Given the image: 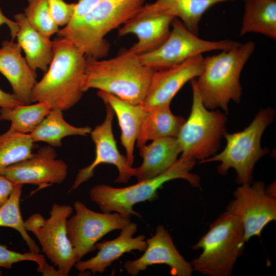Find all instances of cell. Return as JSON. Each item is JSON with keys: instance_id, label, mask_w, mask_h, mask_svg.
<instances>
[{"instance_id": "cb8c5ba5", "label": "cell", "mask_w": 276, "mask_h": 276, "mask_svg": "<svg viewBox=\"0 0 276 276\" xmlns=\"http://www.w3.org/2000/svg\"><path fill=\"white\" fill-rule=\"evenodd\" d=\"M185 121L180 116L174 115L170 105L158 106L148 111L141 126L136 143L139 149L149 141L177 137Z\"/></svg>"}, {"instance_id": "277c9868", "label": "cell", "mask_w": 276, "mask_h": 276, "mask_svg": "<svg viewBox=\"0 0 276 276\" xmlns=\"http://www.w3.org/2000/svg\"><path fill=\"white\" fill-rule=\"evenodd\" d=\"M255 49V43L249 41L204 58L203 71L196 82L206 108L220 107L227 113L231 101L240 102L242 91L240 75Z\"/></svg>"}, {"instance_id": "e575fe53", "label": "cell", "mask_w": 276, "mask_h": 276, "mask_svg": "<svg viewBox=\"0 0 276 276\" xmlns=\"http://www.w3.org/2000/svg\"><path fill=\"white\" fill-rule=\"evenodd\" d=\"M19 105L22 104L13 93H6L0 88V107H12Z\"/></svg>"}, {"instance_id": "f546056e", "label": "cell", "mask_w": 276, "mask_h": 276, "mask_svg": "<svg viewBox=\"0 0 276 276\" xmlns=\"http://www.w3.org/2000/svg\"><path fill=\"white\" fill-rule=\"evenodd\" d=\"M24 15L29 23L43 35L50 38L57 33L59 26L53 19L47 0H27Z\"/></svg>"}, {"instance_id": "4316f807", "label": "cell", "mask_w": 276, "mask_h": 276, "mask_svg": "<svg viewBox=\"0 0 276 276\" xmlns=\"http://www.w3.org/2000/svg\"><path fill=\"white\" fill-rule=\"evenodd\" d=\"M52 109L45 102L31 105H19L12 107L1 108L0 120L9 121V130L21 133H31Z\"/></svg>"}, {"instance_id": "30bf717a", "label": "cell", "mask_w": 276, "mask_h": 276, "mask_svg": "<svg viewBox=\"0 0 276 276\" xmlns=\"http://www.w3.org/2000/svg\"><path fill=\"white\" fill-rule=\"evenodd\" d=\"M171 25L169 36L160 47L138 55L141 62L154 71L172 67L205 52L229 50L241 44L227 39L212 41L201 39L177 18L173 19Z\"/></svg>"}, {"instance_id": "4fadbf2b", "label": "cell", "mask_w": 276, "mask_h": 276, "mask_svg": "<svg viewBox=\"0 0 276 276\" xmlns=\"http://www.w3.org/2000/svg\"><path fill=\"white\" fill-rule=\"evenodd\" d=\"M105 120L90 133L95 145V159L90 165L79 170L68 192L77 189L90 179L94 176L96 168L102 164H112L117 167L119 176L114 181L116 182L125 183L134 176V168L129 165L126 156L120 153L117 146L112 128L114 112L109 105L105 104Z\"/></svg>"}, {"instance_id": "83f0119b", "label": "cell", "mask_w": 276, "mask_h": 276, "mask_svg": "<svg viewBox=\"0 0 276 276\" xmlns=\"http://www.w3.org/2000/svg\"><path fill=\"white\" fill-rule=\"evenodd\" d=\"M34 142L29 134L8 130L0 135V172L30 157Z\"/></svg>"}, {"instance_id": "2e32d148", "label": "cell", "mask_w": 276, "mask_h": 276, "mask_svg": "<svg viewBox=\"0 0 276 276\" xmlns=\"http://www.w3.org/2000/svg\"><path fill=\"white\" fill-rule=\"evenodd\" d=\"M146 243V248L141 257L124 263L123 266L128 274L135 275L150 266L163 264L169 266L172 275H191L193 271L191 263L180 255L164 226L157 225L155 234L147 239Z\"/></svg>"}, {"instance_id": "603a6c76", "label": "cell", "mask_w": 276, "mask_h": 276, "mask_svg": "<svg viewBox=\"0 0 276 276\" xmlns=\"http://www.w3.org/2000/svg\"><path fill=\"white\" fill-rule=\"evenodd\" d=\"M14 17L19 26L17 42L24 51L26 60L34 70L39 69L45 73L53 56V41L34 29L24 13H18Z\"/></svg>"}, {"instance_id": "5bb4252c", "label": "cell", "mask_w": 276, "mask_h": 276, "mask_svg": "<svg viewBox=\"0 0 276 276\" xmlns=\"http://www.w3.org/2000/svg\"><path fill=\"white\" fill-rule=\"evenodd\" d=\"M57 157L54 147L45 146L28 158L7 167L0 173L15 185L31 184L42 188L59 185L67 176L68 167Z\"/></svg>"}, {"instance_id": "d6986e66", "label": "cell", "mask_w": 276, "mask_h": 276, "mask_svg": "<svg viewBox=\"0 0 276 276\" xmlns=\"http://www.w3.org/2000/svg\"><path fill=\"white\" fill-rule=\"evenodd\" d=\"M175 17L167 15L136 13L118 31L123 36L134 34L138 41L129 49L137 55L151 52L160 47L169 36L170 26Z\"/></svg>"}, {"instance_id": "8992f818", "label": "cell", "mask_w": 276, "mask_h": 276, "mask_svg": "<svg viewBox=\"0 0 276 276\" xmlns=\"http://www.w3.org/2000/svg\"><path fill=\"white\" fill-rule=\"evenodd\" d=\"M245 242L240 220L231 213H223L192 247L202 249L191 263L193 270L209 276H229Z\"/></svg>"}, {"instance_id": "9c48e42d", "label": "cell", "mask_w": 276, "mask_h": 276, "mask_svg": "<svg viewBox=\"0 0 276 276\" xmlns=\"http://www.w3.org/2000/svg\"><path fill=\"white\" fill-rule=\"evenodd\" d=\"M73 212L69 205L54 203L48 219L35 213L25 221L27 231L35 235L43 252L57 267L61 276L68 275L77 262L66 227V221Z\"/></svg>"}, {"instance_id": "6da1fadb", "label": "cell", "mask_w": 276, "mask_h": 276, "mask_svg": "<svg viewBox=\"0 0 276 276\" xmlns=\"http://www.w3.org/2000/svg\"><path fill=\"white\" fill-rule=\"evenodd\" d=\"M48 70L34 85L31 102H45L52 109L67 110L81 99L84 90L86 58L68 40L57 36Z\"/></svg>"}, {"instance_id": "7c38bea8", "label": "cell", "mask_w": 276, "mask_h": 276, "mask_svg": "<svg viewBox=\"0 0 276 276\" xmlns=\"http://www.w3.org/2000/svg\"><path fill=\"white\" fill-rule=\"evenodd\" d=\"M74 209L75 214L67 219L66 227L77 262L94 251L96 244L105 235L122 229L131 222V217L116 212H96L79 200L74 202Z\"/></svg>"}, {"instance_id": "7402d4cb", "label": "cell", "mask_w": 276, "mask_h": 276, "mask_svg": "<svg viewBox=\"0 0 276 276\" xmlns=\"http://www.w3.org/2000/svg\"><path fill=\"white\" fill-rule=\"evenodd\" d=\"M235 0H156L143 6L137 13L167 15L180 18L185 27L198 35L199 24L203 14L211 7Z\"/></svg>"}, {"instance_id": "5b68a950", "label": "cell", "mask_w": 276, "mask_h": 276, "mask_svg": "<svg viewBox=\"0 0 276 276\" xmlns=\"http://www.w3.org/2000/svg\"><path fill=\"white\" fill-rule=\"evenodd\" d=\"M195 164L194 159L180 157L166 171L155 177L124 188H114L104 184L96 185L90 190L89 197L102 212H113L129 217H140L133 206L141 202L155 199L158 190L169 181L182 179L193 187H199L200 177L190 172Z\"/></svg>"}, {"instance_id": "4dcf8cb0", "label": "cell", "mask_w": 276, "mask_h": 276, "mask_svg": "<svg viewBox=\"0 0 276 276\" xmlns=\"http://www.w3.org/2000/svg\"><path fill=\"white\" fill-rule=\"evenodd\" d=\"M22 261H32L38 265L39 272L47 264L41 254L31 251L21 253L10 250L5 245L0 244V275L3 274L1 268L10 269L14 264Z\"/></svg>"}, {"instance_id": "1f68e13d", "label": "cell", "mask_w": 276, "mask_h": 276, "mask_svg": "<svg viewBox=\"0 0 276 276\" xmlns=\"http://www.w3.org/2000/svg\"><path fill=\"white\" fill-rule=\"evenodd\" d=\"M51 15L59 27H64L70 21L75 3H67L64 0H47Z\"/></svg>"}, {"instance_id": "836d02e7", "label": "cell", "mask_w": 276, "mask_h": 276, "mask_svg": "<svg viewBox=\"0 0 276 276\" xmlns=\"http://www.w3.org/2000/svg\"><path fill=\"white\" fill-rule=\"evenodd\" d=\"M15 186L9 178L0 173V207L7 201Z\"/></svg>"}, {"instance_id": "484cf974", "label": "cell", "mask_w": 276, "mask_h": 276, "mask_svg": "<svg viewBox=\"0 0 276 276\" xmlns=\"http://www.w3.org/2000/svg\"><path fill=\"white\" fill-rule=\"evenodd\" d=\"M63 110L52 109L36 128L29 134L34 143L43 142L53 147L62 146V140L68 136H86L92 129L89 126L76 127L64 119Z\"/></svg>"}, {"instance_id": "ffe728a7", "label": "cell", "mask_w": 276, "mask_h": 276, "mask_svg": "<svg viewBox=\"0 0 276 276\" xmlns=\"http://www.w3.org/2000/svg\"><path fill=\"white\" fill-rule=\"evenodd\" d=\"M97 95L113 109L121 128V144L131 166L134 160V148L142 124L148 111L142 104L134 105L109 93L98 90Z\"/></svg>"}, {"instance_id": "d590c367", "label": "cell", "mask_w": 276, "mask_h": 276, "mask_svg": "<svg viewBox=\"0 0 276 276\" xmlns=\"http://www.w3.org/2000/svg\"><path fill=\"white\" fill-rule=\"evenodd\" d=\"M6 25L10 30L11 40H14L16 38L17 33L18 31L19 26L18 24L7 17L3 13L0 7V26Z\"/></svg>"}, {"instance_id": "8d00e7d4", "label": "cell", "mask_w": 276, "mask_h": 276, "mask_svg": "<svg viewBox=\"0 0 276 276\" xmlns=\"http://www.w3.org/2000/svg\"><path fill=\"white\" fill-rule=\"evenodd\" d=\"M244 1H245V0H243Z\"/></svg>"}, {"instance_id": "3957f363", "label": "cell", "mask_w": 276, "mask_h": 276, "mask_svg": "<svg viewBox=\"0 0 276 276\" xmlns=\"http://www.w3.org/2000/svg\"><path fill=\"white\" fill-rule=\"evenodd\" d=\"M145 1L101 0L79 22L59 29L57 36L68 40L79 48L86 58H104L110 49L105 36L133 17Z\"/></svg>"}, {"instance_id": "f1b7e54d", "label": "cell", "mask_w": 276, "mask_h": 276, "mask_svg": "<svg viewBox=\"0 0 276 276\" xmlns=\"http://www.w3.org/2000/svg\"><path fill=\"white\" fill-rule=\"evenodd\" d=\"M22 185H15L7 201L0 207V227H10L17 231L25 241L30 251L38 254L40 248L29 235L20 210Z\"/></svg>"}, {"instance_id": "ac0fdd59", "label": "cell", "mask_w": 276, "mask_h": 276, "mask_svg": "<svg viewBox=\"0 0 276 276\" xmlns=\"http://www.w3.org/2000/svg\"><path fill=\"white\" fill-rule=\"evenodd\" d=\"M22 49L14 40H5L0 48V73L7 79L13 94L22 105L31 102L33 88L37 83L36 70L21 55Z\"/></svg>"}, {"instance_id": "e0dca14e", "label": "cell", "mask_w": 276, "mask_h": 276, "mask_svg": "<svg viewBox=\"0 0 276 276\" xmlns=\"http://www.w3.org/2000/svg\"><path fill=\"white\" fill-rule=\"evenodd\" d=\"M137 229V224L130 222L121 229L116 238L97 242L95 245V249L98 250L97 255L88 260L77 261L75 267L80 272L90 271L94 274L102 273L124 254L134 250L144 251L147 247L145 236L133 237Z\"/></svg>"}, {"instance_id": "44dd1931", "label": "cell", "mask_w": 276, "mask_h": 276, "mask_svg": "<svg viewBox=\"0 0 276 276\" xmlns=\"http://www.w3.org/2000/svg\"><path fill=\"white\" fill-rule=\"evenodd\" d=\"M140 149L143 158L141 166L134 168L137 182L155 177L169 169L181 152L176 137H164L152 141Z\"/></svg>"}, {"instance_id": "52a82bcc", "label": "cell", "mask_w": 276, "mask_h": 276, "mask_svg": "<svg viewBox=\"0 0 276 276\" xmlns=\"http://www.w3.org/2000/svg\"><path fill=\"white\" fill-rule=\"evenodd\" d=\"M274 114V109L270 107L261 109L244 130L224 134L226 145L220 153L200 163L219 162L218 173L225 175L228 169L233 168L237 173V182L250 184L256 163L269 152L268 149L261 147V140L265 129L273 121Z\"/></svg>"}, {"instance_id": "ba28073f", "label": "cell", "mask_w": 276, "mask_h": 276, "mask_svg": "<svg viewBox=\"0 0 276 276\" xmlns=\"http://www.w3.org/2000/svg\"><path fill=\"white\" fill-rule=\"evenodd\" d=\"M193 100L190 116L177 136L180 158L200 161L216 154L226 132L227 117L219 111H209L199 94L196 78L191 81Z\"/></svg>"}, {"instance_id": "d4e9b609", "label": "cell", "mask_w": 276, "mask_h": 276, "mask_svg": "<svg viewBox=\"0 0 276 276\" xmlns=\"http://www.w3.org/2000/svg\"><path fill=\"white\" fill-rule=\"evenodd\" d=\"M240 35L248 33L276 39V0H245Z\"/></svg>"}, {"instance_id": "d6a6232c", "label": "cell", "mask_w": 276, "mask_h": 276, "mask_svg": "<svg viewBox=\"0 0 276 276\" xmlns=\"http://www.w3.org/2000/svg\"><path fill=\"white\" fill-rule=\"evenodd\" d=\"M101 0H79L75 3L73 14L66 25H73L87 15Z\"/></svg>"}, {"instance_id": "8fae6325", "label": "cell", "mask_w": 276, "mask_h": 276, "mask_svg": "<svg viewBox=\"0 0 276 276\" xmlns=\"http://www.w3.org/2000/svg\"><path fill=\"white\" fill-rule=\"evenodd\" d=\"M234 199L226 208L227 212L241 221L246 242L253 236H261L264 228L276 220L275 184L266 188L264 182L245 183L234 193Z\"/></svg>"}, {"instance_id": "7a4b0ae2", "label": "cell", "mask_w": 276, "mask_h": 276, "mask_svg": "<svg viewBox=\"0 0 276 276\" xmlns=\"http://www.w3.org/2000/svg\"><path fill=\"white\" fill-rule=\"evenodd\" d=\"M154 72L129 50L110 59L86 58L84 90L96 88L131 104H141Z\"/></svg>"}, {"instance_id": "9a60e30c", "label": "cell", "mask_w": 276, "mask_h": 276, "mask_svg": "<svg viewBox=\"0 0 276 276\" xmlns=\"http://www.w3.org/2000/svg\"><path fill=\"white\" fill-rule=\"evenodd\" d=\"M204 64V57L200 54L172 67L155 71L141 104L148 111L158 106L170 105L182 87L201 73Z\"/></svg>"}]
</instances>
